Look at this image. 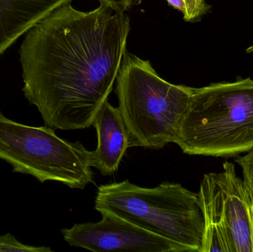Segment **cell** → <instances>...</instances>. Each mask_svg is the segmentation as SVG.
Wrapping results in <instances>:
<instances>
[{
	"instance_id": "cell-1",
	"label": "cell",
	"mask_w": 253,
	"mask_h": 252,
	"mask_svg": "<svg viewBox=\"0 0 253 252\" xmlns=\"http://www.w3.org/2000/svg\"><path fill=\"white\" fill-rule=\"evenodd\" d=\"M71 1L30 29L19 50L24 96L54 130L92 126L117 81L130 31L126 13L104 4L81 11Z\"/></svg>"
},
{
	"instance_id": "cell-2",
	"label": "cell",
	"mask_w": 253,
	"mask_h": 252,
	"mask_svg": "<svg viewBox=\"0 0 253 252\" xmlns=\"http://www.w3.org/2000/svg\"><path fill=\"white\" fill-rule=\"evenodd\" d=\"M175 144L191 155L236 157L253 148V80L193 88Z\"/></svg>"
},
{
	"instance_id": "cell-3",
	"label": "cell",
	"mask_w": 253,
	"mask_h": 252,
	"mask_svg": "<svg viewBox=\"0 0 253 252\" xmlns=\"http://www.w3.org/2000/svg\"><path fill=\"white\" fill-rule=\"evenodd\" d=\"M193 87L164 80L150 61L126 51L117 78L119 109L132 146L160 149L175 143Z\"/></svg>"
},
{
	"instance_id": "cell-4",
	"label": "cell",
	"mask_w": 253,
	"mask_h": 252,
	"mask_svg": "<svg viewBox=\"0 0 253 252\" xmlns=\"http://www.w3.org/2000/svg\"><path fill=\"white\" fill-rule=\"evenodd\" d=\"M95 210L126 219L152 233L201 252L204 219L198 194L181 183L141 187L128 180L99 186Z\"/></svg>"
},
{
	"instance_id": "cell-5",
	"label": "cell",
	"mask_w": 253,
	"mask_h": 252,
	"mask_svg": "<svg viewBox=\"0 0 253 252\" xmlns=\"http://www.w3.org/2000/svg\"><path fill=\"white\" fill-rule=\"evenodd\" d=\"M0 159L14 173L30 175L41 183L59 182L84 189L93 182L91 151L80 142L59 138L47 126L32 127L0 112Z\"/></svg>"
},
{
	"instance_id": "cell-6",
	"label": "cell",
	"mask_w": 253,
	"mask_h": 252,
	"mask_svg": "<svg viewBox=\"0 0 253 252\" xmlns=\"http://www.w3.org/2000/svg\"><path fill=\"white\" fill-rule=\"evenodd\" d=\"M96 223H79L61 230L71 247L95 252H186L184 245L152 233L111 213Z\"/></svg>"
},
{
	"instance_id": "cell-7",
	"label": "cell",
	"mask_w": 253,
	"mask_h": 252,
	"mask_svg": "<svg viewBox=\"0 0 253 252\" xmlns=\"http://www.w3.org/2000/svg\"><path fill=\"white\" fill-rule=\"evenodd\" d=\"M219 190L223 218L233 252H253V196L231 162L213 173Z\"/></svg>"
},
{
	"instance_id": "cell-8",
	"label": "cell",
	"mask_w": 253,
	"mask_h": 252,
	"mask_svg": "<svg viewBox=\"0 0 253 252\" xmlns=\"http://www.w3.org/2000/svg\"><path fill=\"white\" fill-rule=\"evenodd\" d=\"M92 126L97 133L96 149L91 152V163L103 176L117 171L128 148L132 147L130 135L118 108L108 100L96 114Z\"/></svg>"
},
{
	"instance_id": "cell-9",
	"label": "cell",
	"mask_w": 253,
	"mask_h": 252,
	"mask_svg": "<svg viewBox=\"0 0 253 252\" xmlns=\"http://www.w3.org/2000/svg\"><path fill=\"white\" fill-rule=\"evenodd\" d=\"M72 0H0V56L18 38Z\"/></svg>"
},
{
	"instance_id": "cell-10",
	"label": "cell",
	"mask_w": 253,
	"mask_h": 252,
	"mask_svg": "<svg viewBox=\"0 0 253 252\" xmlns=\"http://www.w3.org/2000/svg\"><path fill=\"white\" fill-rule=\"evenodd\" d=\"M197 194L204 219L201 252H233L223 218L219 190L213 173L204 176Z\"/></svg>"
},
{
	"instance_id": "cell-11",
	"label": "cell",
	"mask_w": 253,
	"mask_h": 252,
	"mask_svg": "<svg viewBox=\"0 0 253 252\" xmlns=\"http://www.w3.org/2000/svg\"><path fill=\"white\" fill-rule=\"evenodd\" d=\"M52 252L48 247H33L19 242L10 234L0 235V252Z\"/></svg>"
},
{
	"instance_id": "cell-12",
	"label": "cell",
	"mask_w": 253,
	"mask_h": 252,
	"mask_svg": "<svg viewBox=\"0 0 253 252\" xmlns=\"http://www.w3.org/2000/svg\"><path fill=\"white\" fill-rule=\"evenodd\" d=\"M187 13L184 19L186 22H197L206 14L211 6L205 0H186Z\"/></svg>"
},
{
	"instance_id": "cell-13",
	"label": "cell",
	"mask_w": 253,
	"mask_h": 252,
	"mask_svg": "<svg viewBox=\"0 0 253 252\" xmlns=\"http://www.w3.org/2000/svg\"><path fill=\"white\" fill-rule=\"evenodd\" d=\"M236 162L242 167L244 180L246 182L253 196V148L243 156H236Z\"/></svg>"
},
{
	"instance_id": "cell-14",
	"label": "cell",
	"mask_w": 253,
	"mask_h": 252,
	"mask_svg": "<svg viewBox=\"0 0 253 252\" xmlns=\"http://www.w3.org/2000/svg\"><path fill=\"white\" fill-rule=\"evenodd\" d=\"M100 4H106L117 11L126 13L132 6L139 4L142 0H98Z\"/></svg>"
},
{
	"instance_id": "cell-15",
	"label": "cell",
	"mask_w": 253,
	"mask_h": 252,
	"mask_svg": "<svg viewBox=\"0 0 253 252\" xmlns=\"http://www.w3.org/2000/svg\"><path fill=\"white\" fill-rule=\"evenodd\" d=\"M167 1L169 3V5L181 11L183 13L184 17L187 15V8L186 0H167Z\"/></svg>"
}]
</instances>
